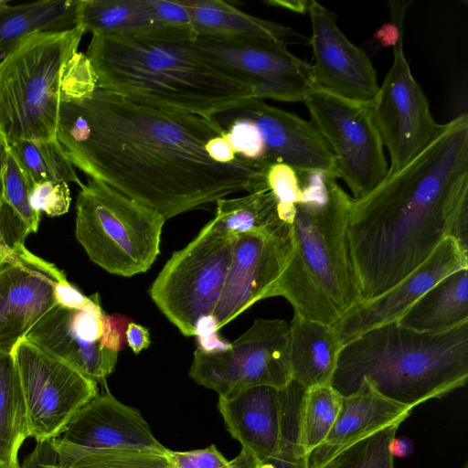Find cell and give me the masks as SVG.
Here are the masks:
<instances>
[{"mask_svg":"<svg viewBox=\"0 0 468 468\" xmlns=\"http://www.w3.org/2000/svg\"><path fill=\"white\" fill-rule=\"evenodd\" d=\"M224 132L216 117L156 107L96 85L80 97L60 98L57 140L88 177L167 220L236 192L267 188L261 165L209 157L207 143Z\"/></svg>","mask_w":468,"mask_h":468,"instance_id":"6da1fadb","label":"cell"},{"mask_svg":"<svg viewBox=\"0 0 468 468\" xmlns=\"http://www.w3.org/2000/svg\"><path fill=\"white\" fill-rule=\"evenodd\" d=\"M447 237L468 252L466 113L440 124L404 167L352 198L349 240L361 301L393 288Z\"/></svg>","mask_w":468,"mask_h":468,"instance_id":"7a4b0ae2","label":"cell"},{"mask_svg":"<svg viewBox=\"0 0 468 468\" xmlns=\"http://www.w3.org/2000/svg\"><path fill=\"white\" fill-rule=\"evenodd\" d=\"M195 37L191 27L92 35L85 55L100 88L156 107L216 117L256 99L197 51Z\"/></svg>","mask_w":468,"mask_h":468,"instance_id":"3957f363","label":"cell"},{"mask_svg":"<svg viewBox=\"0 0 468 468\" xmlns=\"http://www.w3.org/2000/svg\"><path fill=\"white\" fill-rule=\"evenodd\" d=\"M292 250L272 297L305 318L334 325L361 301L349 240L352 197L327 171L299 170Z\"/></svg>","mask_w":468,"mask_h":468,"instance_id":"277c9868","label":"cell"},{"mask_svg":"<svg viewBox=\"0 0 468 468\" xmlns=\"http://www.w3.org/2000/svg\"><path fill=\"white\" fill-rule=\"evenodd\" d=\"M468 322L441 332H418L397 321L344 345L330 385L342 396L362 381L381 396L413 409L465 385Z\"/></svg>","mask_w":468,"mask_h":468,"instance_id":"5b68a950","label":"cell"},{"mask_svg":"<svg viewBox=\"0 0 468 468\" xmlns=\"http://www.w3.org/2000/svg\"><path fill=\"white\" fill-rule=\"evenodd\" d=\"M84 33L76 26L32 34L0 61L2 143L57 140L63 74Z\"/></svg>","mask_w":468,"mask_h":468,"instance_id":"8992f818","label":"cell"},{"mask_svg":"<svg viewBox=\"0 0 468 468\" xmlns=\"http://www.w3.org/2000/svg\"><path fill=\"white\" fill-rule=\"evenodd\" d=\"M166 220L107 184L88 177L76 201L75 236L90 260L131 277L147 271L160 252Z\"/></svg>","mask_w":468,"mask_h":468,"instance_id":"52a82bcc","label":"cell"},{"mask_svg":"<svg viewBox=\"0 0 468 468\" xmlns=\"http://www.w3.org/2000/svg\"><path fill=\"white\" fill-rule=\"evenodd\" d=\"M236 237L213 218L193 240L172 254L153 282L151 299L184 335H195L198 320L213 314Z\"/></svg>","mask_w":468,"mask_h":468,"instance_id":"ba28073f","label":"cell"},{"mask_svg":"<svg viewBox=\"0 0 468 468\" xmlns=\"http://www.w3.org/2000/svg\"><path fill=\"white\" fill-rule=\"evenodd\" d=\"M188 374L224 398L258 386L285 388L292 380L289 323L259 318L227 349L206 353L197 348Z\"/></svg>","mask_w":468,"mask_h":468,"instance_id":"9c48e42d","label":"cell"},{"mask_svg":"<svg viewBox=\"0 0 468 468\" xmlns=\"http://www.w3.org/2000/svg\"><path fill=\"white\" fill-rule=\"evenodd\" d=\"M303 103L311 122L333 153V176L345 181L353 199L367 196L388 172L384 145L367 102L315 88Z\"/></svg>","mask_w":468,"mask_h":468,"instance_id":"30bf717a","label":"cell"},{"mask_svg":"<svg viewBox=\"0 0 468 468\" xmlns=\"http://www.w3.org/2000/svg\"><path fill=\"white\" fill-rule=\"evenodd\" d=\"M27 436L38 444L58 437L98 393V383L23 338L13 348Z\"/></svg>","mask_w":468,"mask_h":468,"instance_id":"8fae6325","label":"cell"},{"mask_svg":"<svg viewBox=\"0 0 468 468\" xmlns=\"http://www.w3.org/2000/svg\"><path fill=\"white\" fill-rule=\"evenodd\" d=\"M194 44L217 68L250 85L256 99L303 102L316 88L312 64L291 53L284 43L196 36Z\"/></svg>","mask_w":468,"mask_h":468,"instance_id":"7c38bea8","label":"cell"},{"mask_svg":"<svg viewBox=\"0 0 468 468\" xmlns=\"http://www.w3.org/2000/svg\"><path fill=\"white\" fill-rule=\"evenodd\" d=\"M381 142L388 150V174L404 167L433 138L440 126L414 79L403 49V36L393 46V62L376 96L367 102Z\"/></svg>","mask_w":468,"mask_h":468,"instance_id":"4fadbf2b","label":"cell"},{"mask_svg":"<svg viewBox=\"0 0 468 468\" xmlns=\"http://www.w3.org/2000/svg\"><path fill=\"white\" fill-rule=\"evenodd\" d=\"M67 278L55 264L25 245L3 246L0 254V353L15 346L57 303L55 288Z\"/></svg>","mask_w":468,"mask_h":468,"instance_id":"5bb4252c","label":"cell"},{"mask_svg":"<svg viewBox=\"0 0 468 468\" xmlns=\"http://www.w3.org/2000/svg\"><path fill=\"white\" fill-rule=\"evenodd\" d=\"M291 250L290 231L237 235L225 284L212 314L218 329L257 302L272 297Z\"/></svg>","mask_w":468,"mask_h":468,"instance_id":"9a60e30c","label":"cell"},{"mask_svg":"<svg viewBox=\"0 0 468 468\" xmlns=\"http://www.w3.org/2000/svg\"><path fill=\"white\" fill-rule=\"evenodd\" d=\"M105 316L101 303L87 309L56 304L24 338L106 387L118 352L101 345Z\"/></svg>","mask_w":468,"mask_h":468,"instance_id":"2e32d148","label":"cell"},{"mask_svg":"<svg viewBox=\"0 0 468 468\" xmlns=\"http://www.w3.org/2000/svg\"><path fill=\"white\" fill-rule=\"evenodd\" d=\"M306 13L312 27L309 45L315 87L348 100L370 101L379 85L368 56L340 30L335 13L314 0L308 2Z\"/></svg>","mask_w":468,"mask_h":468,"instance_id":"e0dca14e","label":"cell"},{"mask_svg":"<svg viewBox=\"0 0 468 468\" xmlns=\"http://www.w3.org/2000/svg\"><path fill=\"white\" fill-rule=\"evenodd\" d=\"M462 269H468V252L447 237L400 282L376 298L359 302L334 324L342 346L375 327L398 321L441 280Z\"/></svg>","mask_w":468,"mask_h":468,"instance_id":"ac0fdd59","label":"cell"},{"mask_svg":"<svg viewBox=\"0 0 468 468\" xmlns=\"http://www.w3.org/2000/svg\"><path fill=\"white\" fill-rule=\"evenodd\" d=\"M218 115L254 122L265 144L268 166L282 163L297 170H322L333 175V153L311 122L260 99Z\"/></svg>","mask_w":468,"mask_h":468,"instance_id":"d6986e66","label":"cell"},{"mask_svg":"<svg viewBox=\"0 0 468 468\" xmlns=\"http://www.w3.org/2000/svg\"><path fill=\"white\" fill-rule=\"evenodd\" d=\"M58 437L92 449L167 450L140 411L118 400L107 388L73 416Z\"/></svg>","mask_w":468,"mask_h":468,"instance_id":"ffe728a7","label":"cell"},{"mask_svg":"<svg viewBox=\"0 0 468 468\" xmlns=\"http://www.w3.org/2000/svg\"><path fill=\"white\" fill-rule=\"evenodd\" d=\"M411 410L381 396L362 381L355 393L342 397L338 414L325 440L307 454L308 468H318L357 441L386 426L401 423Z\"/></svg>","mask_w":468,"mask_h":468,"instance_id":"44dd1931","label":"cell"},{"mask_svg":"<svg viewBox=\"0 0 468 468\" xmlns=\"http://www.w3.org/2000/svg\"><path fill=\"white\" fill-rule=\"evenodd\" d=\"M218 409L230 435L259 462L271 456L281 433L279 389L258 386L232 397L218 396Z\"/></svg>","mask_w":468,"mask_h":468,"instance_id":"7402d4cb","label":"cell"},{"mask_svg":"<svg viewBox=\"0 0 468 468\" xmlns=\"http://www.w3.org/2000/svg\"><path fill=\"white\" fill-rule=\"evenodd\" d=\"M289 328L292 379L306 388L330 384L343 346L334 325L293 312Z\"/></svg>","mask_w":468,"mask_h":468,"instance_id":"603a6c76","label":"cell"},{"mask_svg":"<svg viewBox=\"0 0 468 468\" xmlns=\"http://www.w3.org/2000/svg\"><path fill=\"white\" fill-rule=\"evenodd\" d=\"M167 451V450H166ZM22 468H174L165 452L140 449H92L59 437L38 444Z\"/></svg>","mask_w":468,"mask_h":468,"instance_id":"cb8c5ba5","label":"cell"},{"mask_svg":"<svg viewBox=\"0 0 468 468\" xmlns=\"http://www.w3.org/2000/svg\"><path fill=\"white\" fill-rule=\"evenodd\" d=\"M196 36L253 37L286 44L301 37L292 27L249 15L222 0H178Z\"/></svg>","mask_w":468,"mask_h":468,"instance_id":"d4e9b609","label":"cell"},{"mask_svg":"<svg viewBox=\"0 0 468 468\" xmlns=\"http://www.w3.org/2000/svg\"><path fill=\"white\" fill-rule=\"evenodd\" d=\"M418 332H441L468 322V269L456 271L425 292L398 321Z\"/></svg>","mask_w":468,"mask_h":468,"instance_id":"484cf974","label":"cell"},{"mask_svg":"<svg viewBox=\"0 0 468 468\" xmlns=\"http://www.w3.org/2000/svg\"><path fill=\"white\" fill-rule=\"evenodd\" d=\"M79 0H42L18 5H0V54L39 32L63 31L77 25Z\"/></svg>","mask_w":468,"mask_h":468,"instance_id":"4316f807","label":"cell"},{"mask_svg":"<svg viewBox=\"0 0 468 468\" xmlns=\"http://www.w3.org/2000/svg\"><path fill=\"white\" fill-rule=\"evenodd\" d=\"M77 25L92 35H134L164 27L148 0H79Z\"/></svg>","mask_w":468,"mask_h":468,"instance_id":"83f0119b","label":"cell"},{"mask_svg":"<svg viewBox=\"0 0 468 468\" xmlns=\"http://www.w3.org/2000/svg\"><path fill=\"white\" fill-rule=\"evenodd\" d=\"M27 431L25 408L12 353H0V468H17Z\"/></svg>","mask_w":468,"mask_h":468,"instance_id":"f1b7e54d","label":"cell"},{"mask_svg":"<svg viewBox=\"0 0 468 468\" xmlns=\"http://www.w3.org/2000/svg\"><path fill=\"white\" fill-rule=\"evenodd\" d=\"M215 204L214 218L231 234L290 231L291 226L280 219L276 199L268 188L240 197L221 198Z\"/></svg>","mask_w":468,"mask_h":468,"instance_id":"f546056e","label":"cell"},{"mask_svg":"<svg viewBox=\"0 0 468 468\" xmlns=\"http://www.w3.org/2000/svg\"><path fill=\"white\" fill-rule=\"evenodd\" d=\"M281 433L275 452L259 462L258 468H308L307 453L301 435L302 407L306 388L292 380L279 389Z\"/></svg>","mask_w":468,"mask_h":468,"instance_id":"4dcf8cb0","label":"cell"},{"mask_svg":"<svg viewBox=\"0 0 468 468\" xmlns=\"http://www.w3.org/2000/svg\"><path fill=\"white\" fill-rule=\"evenodd\" d=\"M11 146L34 184L73 182L80 187L83 185L58 140H23Z\"/></svg>","mask_w":468,"mask_h":468,"instance_id":"1f68e13d","label":"cell"},{"mask_svg":"<svg viewBox=\"0 0 468 468\" xmlns=\"http://www.w3.org/2000/svg\"><path fill=\"white\" fill-rule=\"evenodd\" d=\"M341 399L330 384L306 388L301 414V435L307 454L325 440L338 414Z\"/></svg>","mask_w":468,"mask_h":468,"instance_id":"d6a6232c","label":"cell"},{"mask_svg":"<svg viewBox=\"0 0 468 468\" xmlns=\"http://www.w3.org/2000/svg\"><path fill=\"white\" fill-rule=\"evenodd\" d=\"M399 424L386 426L357 441L318 468H395L389 443Z\"/></svg>","mask_w":468,"mask_h":468,"instance_id":"836d02e7","label":"cell"},{"mask_svg":"<svg viewBox=\"0 0 468 468\" xmlns=\"http://www.w3.org/2000/svg\"><path fill=\"white\" fill-rule=\"evenodd\" d=\"M34 182L20 164L13 147L6 145L2 171L1 201L28 228L38 229L40 212L30 203Z\"/></svg>","mask_w":468,"mask_h":468,"instance_id":"e575fe53","label":"cell"},{"mask_svg":"<svg viewBox=\"0 0 468 468\" xmlns=\"http://www.w3.org/2000/svg\"><path fill=\"white\" fill-rule=\"evenodd\" d=\"M265 180L276 199L280 219L291 226L300 193L299 170L282 163L271 164L266 170Z\"/></svg>","mask_w":468,"mask_h":468,"instance_id":"d590c367","label":"cell"},{"mask_svg":"<svg viewBox=\"0 0 468 468\" xmlns=\"http://www.w3.org/2000/svg\"><path fill=\"white\" fill-rule=\"evenodd\" d=\"M224 129L238 157L255 163L264 169L268 168L265 144L254 122L244 118H234Z\"/></svg>","mask_w":468,"mask_h":468,"instance_id":"8d00e7d4","label":"cell"},{"mask_svg":"<svg viewBox=\"0 0 468 468\" xmlns=\"http://www.w3.org/2000/svg\"><path fill=\"white\" fill-rule=\"evenodd\" d=\"M70 201V192L66 182L34 184L30 196L32 207L38 212L44 211L49 217L67 213Z\"/></svg>","mask_w":468,"mask_h":468,"instance_id":"74e56055","label":"cell"},{"mask_svg":"<svg viewBox=\"0 0 468 468\" xmlns=\"http://www.w3.org/2000/svg\"><path fill=\"white\" fill-rule=\"evenodd\" d=\"M166 455L174 468H221L229 463L214 444L186 452L167 449Z\"/></svg>","mask_w":468,"mask_h":468,"instance_id":"f35d334b","label":"cell"},{"mask_svg":"<svg viewBox=\"0 0 468 468\" xmlns=\"http://www.w3.org/2000/svg\"><path fill=\"white\" fill-rule=\"evenodd\" d=\"M148 1L156 19L162 27H191L188 14L178 0Z\"/></svg>","mask_w":468,"mask_h":468,"instance_id":"ab89813d","label":"cell"},{"mask_svg":"<svg viewBox=\"0 0 468 468\" xmlns=\"http://www.w3.org/2000/svg\"><path fill=\"white\" fill-rule=\"evenodd\" d=\"M57 304L71 309H87L100 303L99 295L85 296L71 285L67 278L58 282L55 288Z\"/></svg>","mask_w":468,"mask_h":468,"instance_id":"60d3db41","label":"cell"},{"mask_svg":"<svg viewBox=\"0 0 468 468\" xmlns=\"http://www.w3.org/2000/svg\"><path fill=\"white\" fill-rule=\"evenodd\" d=\"M129 322L131 321L122 315H106L103 321L101 345L116 352L122 349L126 342L125 330Z\"/></svg>","mask_w":468,"mask_h":468,"instance_id":"b9f144b4","label":"cell"},{"mask_svg":"<svg viewBox=\"0 0 468 468\" xmlns=\"http://www.w3.org/2000/svg\"><path fill=\"white\" fill-rule=\"evenodd\" d=\"M206 151L211 159L219 164H229L238 159L225 132L209 140L206 144Z\"/></svg>","mask_w":468,"mask_h":468,"instance_id":"7bdbcfd3","label":"cell"},{"mask_svg":"<svg viewBox=\"0 0 468 468\" xmlns=\"http://www.w3.org/2000/svg\"><path fill=\"white\" fill-rule=\"evenodd\" d=\"M125 341L132 351L138 355L150 346V333L146 327L129 322L125 330Z\"/></svg>","mask_w":468,"mask_h":468,"instance_id":"ee69618b","label":"cell"},{"mask_svg":"<svg viewBox=\"0 0 468 468\" xmlns=\"http://www.w3.org/2000/svg\"><path fill=\"white\" fill-rule=\"evenodd\" d=\"M413 441L405 436H395L389 443V452L393 457H408L413 452Z\"/></svg>","mask_w":468,"mask_h":468,"instance_id":"f6af8a7d","label":"cell"},{"mask_svg":"<svg viewBox=\"0 0 468 468\" xmlns=\"http://www.w3.org/2000/svg\"><path fill=\"white\" fill-rule=\"evenodd\" d=\"M258 466L257 458L249 451L241 449L238 456L229 461L228 464L221 468H258Z\"/></svg>","mask_w":468,"mask_h":468,"instance_id":"bcb514c9","label":"cell"},{"mask_svg":"<svg viewBox=\"0 0 468 468\" xmlns=\"http://www.w3.org/2000/svg\"><path fill=\"white\" fill-rule=\"evenodd\" d=\"M309 1H268L266 3L292 11L306 13Z\"/></svg>","mask_w":468,"mask_h":468,"instance_id":"7dc6e473","label":"cell"},{"mask_svg":"<svg viewBox=\"0 0 468 468\" xmlns=\"http://www.w3.org/2000/svg\"><path fill=\"white\" fill-rule=\"evenodd\" d=\"M5 147H6V145L0 141V196H1V191H2V171H3V165H4L5 156ZM3 246L4 245H3V242H2V239L0 237V254H1Z\"/></svg>","mask_w":468,"mask_h":468,"instance_id":"c3c4849f","label":"cell"},{"mask_svg":"<svg viewBox=\"0 0 468 468\" xmlns=\"http://www.w3.org/2000/svg\"><path fill=\"white\" fill-rule=\"evenodd\" d=\"M2 4V1H0V5Z\"/></svg>","mask_w":468,"mask_h":468,"instance_id":"681fc988","label":"cell"},{"mask_svg":"<svg viewBox=\"0 0 468 468\" xmlns=\"http://www.w3.org/2000/svg\"><path fill=\"white\" fill-rule=\"evenodd\" d=\"M17 468H22L21 466L17 467Z\"/></svg>","mask_w":468,"mask_h":468,"instance_id":"f907efd6","label":"cell"}]
</instances>
